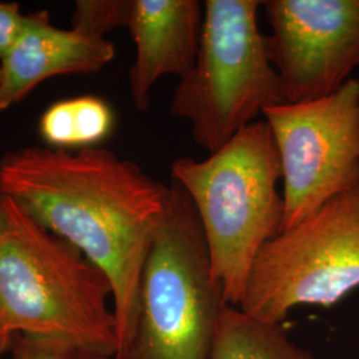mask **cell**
Wrapping results in <instances>:
<instances>
[{
	"instance_id": "cell-8",
	"label": "cell",
	"mask_w": 359,
	"mask_h": 359,
	"mask_svg": "<svg viewBox=\"0 0 359 359\" xmlns=\"http://www.w3.org/2000/svg\"><path fill=\"white\" fill-rule=\"evenodd\" d=\"M270 63L286 103L326 97L359 68V0L262 1Z\"/></svg>"
},
{
	"instance_id": "cell-15",
	"label": "cell",
	"mask_w": 359,
	"mask_h": 359,
	"mask_svg": "<svg viewBox=\"0 0 359 359\" xmlns=\"http://www.w3.org/2000/svg\"><path fill=\"white\" fill-rule=\"evenodd\" d=\"M28 15L18 3L0 1V60L13 48L27 25Z\"/></svg>"
},
{
	"instance_id": "cell-6",
	"label": "cell",
	"mask_w": 359,
	"mask_h": 359,
	"mask_svg": "<svg viewBox=\"0 0 359 359\" xmlns=\"http://www.w3.org/2000/svg\"><path fill=\"white\" fill-rule=\"evenodd\" d=\"M358 287L359 185L261 249L238 308L281 325L298 306L330 308Z\"/></svg>"
},
{
	"instance_id": "cell-2",
	"label": "cell",
	"mask_w": 359,
	"mask_h": 359,
	"mask_svg": "<svg viewBox=\"0 0 359 359\" xmlns=\"http://www.w3.org/2000/svg\"><path fill=\"white\" fill-rule=\"evenodd\" d=\"M112 289L103 271L0 196V354L18 335L62 337L115 358Z\"/></svg>"
},
{
	"instance_id": "cell-7",
	"label": "cell",
	"mask_w": 359,
	"mask_h": 359,
	"mask_svg": "<svg viewBox=\"0 0 359 359\" xmlns=\"http://www.w3.org/2000/svg\"><path fill=\"white\" fill-rule=\"evenodd\" d=\"M283 181V229L359 185V80L333 95L264 111Z\"/></svg>"
},
{
	"instance_id": "cell-10",
	"label": "cell",
	"mask_w": 359,
	"mask_h": 359,
	"mask_svg": "<svg viewBox=\"0 0 359 359\" xmlns=\"http://www.w3.org/2000/svg\"><path fill=\"white\" fill-rule=\"evenodd\" d=\"M200 0H130L127 29L136 47L128 74L129 93L137 111L151 104L161 77L185 76L196 62L204 26Z\"/></svg>"
},
{
	"instance_id": "cell-14",
	"label": "cell",
	"mask_w": 359,
	"mask_h": 359,
	"mask_svg": "<svg viewBox=\"0 0 359 359\" xmlns=\"http://www.w3.org/2000/svg\"><path fill=\"white\" fill-rule=\"evenodd\" d=\"M130 0H77L71 26L104 36L116 28H127Z\"/></svg>"
},
{
	"instance_id": "cell-12",
	"label": "cell",
	"mask_w": 359,
	"mask_h": 359,
	"mask_svg": "<svg viewBox=\"0 0 359 359\" xmlns=\"http://www.w3.org/2000/svg\"><path fill=\"white\" fill-rule=\"evenodd\" d=\"M114 126L109 104L97 96H80L50 105L40 117L39 133L46 147L72 151L97 147Z\"/></svg>"
},
{
	"instance_id": "cell-11",
	"label": "cell",
	"mask_w": 359,
	"mask_h": 359,
	"mask_svg": "<svg viewBox=\"0 0 359 359\" xmlns=\"http://www.w3.org/2000/svg\"><path fill=\"white\" fill-rule=\"evenodd\" d=\"M210 359H320L294 341L278 323L257 320L228 305L218 322Z\"/></svg>"
},
{
	"instance_id": "cell-1",
	"label": "cell",
	"mask_w": 359,
	"mask_h": 359,
	"mask_svg": "<svg viewBox=\"0 0 359 359\" xmlns=\"http://www.w3.org/2000/svg\"><path fill=\"white\" fill-rule=\"evenodd\" d=\"M0 196L103 271L112 289L120 353L135 326L142 270L170 185L102 147L29 145L0 158Z\"/></svg>"
},
{
	"instance_id": "cell-4",
	"label": "cell",
	"mask_w": 359,
	"mask_h": 359,
	"mask_svg": "<svg viewBox=\"0 0 359 359\" xmlns=\"http://www.w3.org/2000/svg\"><path fill=\"white\" fill-rule=\"evenodd\" d=\"M228 305L197 213L172 182L142 270L132 335L114 359H210Z\"/></svg>"
},
{
	"instance_id": "cell-5",
	"label": "cell",
	"mask_w": 359,
	"mask_h": 359,
	"mask_svg": "<svg viewBox=\"0 0 359 359\" xmlns=\"http://www.w3.org/2000/svg\"><path fill=\"white\" fill-rule=\"evenodd\" d=\"M200 48L180 79L169 114L191 123L196 144L212 154L286 103L258 26L259 0H206Z\"/></svg>"
},
{
	"instance_id": "cell-9",
	"label": "cell",
	"mask_w": 359,
	"mask_h": 359,
	"mask_svg": "<svg viewBox=\"0 0 359 359\" xmlns=\"http://www.w3.org/2000/svg\"><path fill=\"white\" fill-rule=\"evenodd\" d=\"M115 53L114 43L104 36L79 27L53 26L47 11L28 13L22 35L0 60V114L51 77L102 71Z\"/></svg>"
},
{
	"instance_id": "cell-13",
	"label": "cell",
	"mask_w": 359,
	"mask_h": 359,
	"mask_svg": "<svg viewBox=\"0 0 359 359\" xmlns=\"http://www.w3.org/2000/svg\"><path fill=\"white\" fill-rule=\"evenodd\" d=\"M8 353L13 359H114L76 341L44 335H18Z\"/></svg>"
},
{
	"instance_id": "cell-3",
	"label": "cell",
	"mask_w": 359,
	"mask_h": 359,
	"mask_svg": "<svg viewBox=\"0 0 359 359\" xmlns=\"http://www.w3.org/2000/svg\"><path fill=\"white\" fill-rule=\"evenodd\" d=\"M170 175L200 219L215 278L238 308L258 253L283 229V169L269 126L257 120L201 161L179 157Z\"/></svg>"
}]
</instances>
